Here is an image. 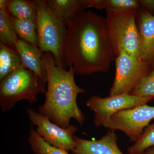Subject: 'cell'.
Returning a JSON list of instances; mask_svg holds the SVG:
<instances>
[{"label":"cell","mask_w":154,"mask_h":154,"mask_svg":"<svg viewBox=\"0 0 154 154\" xmlns=\"http://www.w3.org/2000/svg\"><path fill=\"white\" fill-rule=\"evenodd\" d=\"M130 94L140 97H154V66L151 72L138 83Z\"/></svg>","instance_id":"44dd1931"},{"label":"cell","mask_w":154,"mask_h":154,"mask_svg":"<svg viewBox=\"0 0 154 154\" xmlns=\"http://www.w3.org/2000/svg\"><path fill=\"white\" fill-rule=\"evenodd\" d=\"M19 39L11 21V15L8 9L0 10L1 42L15 48V44Z\"/></svg>","instance_id":"ac0fdd59"},{"label":"cell","mask_w":154,"mask_h":154,"mask_svg":"<svg viewBox=\"0 0 154 154\" xmlns=\"http://www.w3.org/2000/svg\"><path fill=\"white\" fill-rule=\"evenodd\" d=\"M8 10L11 17L15 19L36 20V10L34 1H10Z\"/></svg>","instance_id":"2e32d148"},{"label":"cell","mask_w":154,"mask_h":154,"mask_svg":"<svg viewBox=\"0 0 154 154\" xmlns=\"http://www.w3.org/2000/svg\"><path fill=\"white\" fill-rule=\"evenodd\" d=\"M75 145L73 154H124L117 144L118 137L115 131L109 130L106 134L98 140L84 139L74 136Z\"/></svg>","instance_id":"8fae6325"},{"label":"cell","mask_w":154,"mask_h":154,"mask_svg":"<svg viewBox=\"0 0 154 154\" xmlns=\"http://www.w3.org/2000/svg\"><path fill=\"white\" fill-rule=\"evenodd\" d=\"M36 10L38 47L43 52H50L58 66L65 69L66 22L56 14L46 1H34Z\"/></svg>","instance_id":"3957f363"},{"label":"cell","mask_w":154,"mask_h":154,"mask_svg":"<svg viewBox=\"0 0 154 154\" xmlns=\"http://www.w3.org/2000/svg\"><path fill=\"white\" fill-rule=\"evenodd\" d=\"M116 73L109 96L130 94L141 80L152 69L140 58L120 51L115 60Z\"/></svg>","instance_id":"8992f818"},{"label":"cell","mask_w":154,"mask_h":154,"mask_svg":"<svg viewBox=\"0 0 154 154\" xmlns=\"http://www.w3.org/2000/svg\"><path fill=\"white\" fill-rule=\"evenodd\" d=\"M47 74V88L44 103L38 111L54 123L66 128L72 119L82 126L85 116L78 107L77 96L86 91L77 85L72 66L68 70L58 66L52 54L45 52L42 56Z\"/></svg>","instance_id":"7a4b0ae2"},{"label":"cell","mask_w":154,"mask_h":154,"mask_svg":"<svg viewBox=\"0 0 154 154\" xmlns=\"http://www.w3.org/2000/svg\"><path fill=\"white\" fill-rule=\"evenodd\" d=\"M26 110L29 120L37 127L36 132L46 143L67 151H72L75 145L74 137L78 131L77 126L70 125L67 128H63L32 108L27 107Z\"/></svg>","instance_id":"9c48e42d"},{"label":"cell","mask_w":154,"mask_h":154,"mask_svg":"<svg viewBox=\"0 0 154 154\" xmlns=\"http://www.w3.org/2000/svg\"><path fill=\"white\" fill-rule=\"evenodd\" d=\"M154 99L153 96L140 97L127 94L105 98L94 96L87 100L86 105L94 112V123L99 127L103 126L112 115L119 111L147 104Z\"/></svg>","instance_id":"ba28073f"},{"label":"cell","mask_w":154,"mask_h":154,"mask_svg":"<svg viewBox=\"0 0 154 154\" xmlns=\"http://www.w3.org/2000/svg\"><path fill=\"white\" fill-rule=\"evenodd\" d=\"M144 154H154V146L147 149Z\"/></svg>","instance_id":"cb8c5ba5"},{"label":"cell","mask_w":154,"mask_h":154,"mask_svg":"<svg viewBox=\"0 0 154 154\" xmlns=\"http://www.w3.org/2000/svg\"><path fill=\"white\" fill-rule=\"evenodd\" d=\"M28 140L34 154H69L65 150L53 146L46 143L32 127L29 131Z\"/></svg>","instance_id":"d6986e66"},{"label":"cell","mask_w":154,"mask_h":154,"mask_svg":"<svg viewBox=\"0 0 154 154\" xmlns=\"http://www.w3.org/2000/svg\"><path fill=\"white\" fill-rule=\"evenodd\" d=\"M66 60L80 75L107 72L116 57L105 18L83 11L66 21Z\"/></svg>","instance_id":"6da1fadb"},{"label":"cell","mask_w":154,"mask_h":154,"mask_svg":"<svg viewBox=\"0 0 154 154\" xmlns=\"http://www.w3.org/2000/svg\"><path fill=\"white\" fill-rule=\"evenodd\" d=\"M87 8L98 10L127 11L140 8L139 0H86Z\"/></svg>","instance_id":"9a60e30c"},{"label":"cell","mask_w":154,"mask_h":154,"mask_svg":"<svg viewBox=\"0 0 154 154\" xmlns=\"http://www.w3.org/2000/svg\"><path fill=\"white\" fill-rule=\"evenodd\" d=\"M154 119V106L144 104L119 111L112 115L103 126L114 131H123L131 141L135 143Z\"/></svg>","instance_id":"52a82bcc"},{"label":"cell","mask_w":154,"mask_h":154,"mask_svg":"<svg viewBox=\"0 0 154 154\" xmlns=\"http://www.w3.org/2000/svg\"><path fill=\"white\" fill-rule=\"evenodd\" d=\"M137 25L140 44V58L154 66V15L142 8L137 10Z\"/></svg>","instance_id":"30bf717a"},{"label":"cell","mask_w":154,"mask_h":154,"mask_svg":"<svg viewBox=\"0 0 154 154\" xmlns=\"http://www.w3.org/2000/svg\"><path fill=\"white\" fill-rule=\"evenodd\" d=\"M22 67L25 66L15 48L0 42V80Z\"/></svg>","instance_id":"4fadbf2b"},{"label":"cell","mask_w":154,"mask_h":154,"mask_svg":"<svg viewBox=\"0 0 154 154\" xmlns=\"http://www.w3.org/2000/svg\"><path fill=\"white\" fill-rule=\"evenodd\" d=\"M11 21L17 35L32 45L38 46V38L36 20H20L11 17Z\"/></svg>","instance_id":"e0dca14e"},{"label":"cell","mask_w":154,"mask_h":154,"mask_svg":"<svg viewBox=\"0 0 154 154\" xmlns=\"http://www.w3.org/2000/svg\"><path fill=\"white\" fill-rule=\"evenodd\" d=\"M45 84L33 72L22 67L1 81L0 106L2 112L14 108L17 102L26 100L37 102L39 94H46Z\"/></svg>","instance_id":"277c9868"},{"label":"cell","mask_w":154,"mask_h":154,"mask_svg":"<svg viewBox=\"0 0 154 154\" xmlns=\"http://www.w3.org/2000/svg\"><path fill=\"white\" fill-rule=\"evenodd\" d=\"M140 7L154 15V0H139Z\"/></svg>","instance_id":"7402d4cb"},{"label":"cell","mask_w":154,"mask_h":154,"mask_svg":"<svg viewBox=\"0 0 154 154\" xmlns=\"http://www.w3.org/2000/svg\"><path fill=\"white\" fill-rule=\"evenodd\" d=\"M15 47L21 57L24 66L33 72L44 82L47 83V71L42 59L43 51L38 46L22 39L18 40Z\"/></svg>","instance_id":"7c38bea8"},{"label":"cell","mask_w":154,"mask_h":154,"mask_svg":"<svg viewBox=\"0 0 154 154\" xmlns=\"http://www.w3.org/2000/svg\"><path fill=\"white\" fill-rule=\"evenodd\" d=\"M10 2L8 0H0V10L8 9Z\"/></svg>","instance_id":"603a6c76"},{"label":"cell","mask_w":154,"mask_h":154,"mask_svg":"<svg viewBox=\"0 0 154 154\" xmlns=\"http://www.w3.org/2000/svg\"><path fill=\"white\" fill-rule=\"evenodd\" d=\"M154 146V123L144 129L139 138L127 149L128 154H144L147 149Z\"/></svg>","instance_id":"ffe728a7"},{"label":"cell","mask_w":154,"mask_h":154,"mask_svg":"<svg viewBox=\"0 0 154 154\" xmlns=\"http://www.w3.org/2000/svg\"><path fill=\"white\" fill-rule=\"evenodd\" d=\"M137 10L106 11L107 33L116 57L123 51L140 58V40L136 22Z\"/></svg>","instance_id":"5b68a950"},{"label":"cell","mask_w":154,"mask_h":154,"mask_svg":"<svg viewBox=\"0 0 154 154\" xmlns=\"http://www.w3.org/2000/svg\"><path fill=\"white\" fill-rule=\"evenodd\" d=\"M46 2L53 11L65 22L87 9L85 0H50Z\"/></svg>","instance_id":"5bb4252c"}]
</instances>
